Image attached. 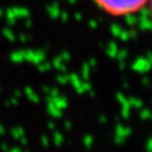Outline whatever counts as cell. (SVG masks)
<instances>
[{
  "instance_id": "6da1fadb",
  "label": "cell",
  "mask_w": 152,
  "mask_h": 152,
  "mask_svg": "<svg viewBox=\"0 0 152 152\" xmlns=\"http://www.w3.org/2000/svg\"><path fill=\"white\" fill-rule=\"evenodd\" d=\"M150 0H94L95 5L111 17H128L147 6Z\"/></svg>"
},
{
  "instance_id": "7a4b0ae2",
  "label": "cell",
  "mask_w": 152,
  "mask_h": 152,
  "mask_svg": "<svg viewBox=\"0 0 152 152\" xmlns=\"http://www.w3.org/2000/svg\"><path fill=\"white\" fill-rule=\"evenodd\" d=\"M147 5H148V7H150V16H151V20H152V0H150Z\"/></svg>"
}]
</instances>
